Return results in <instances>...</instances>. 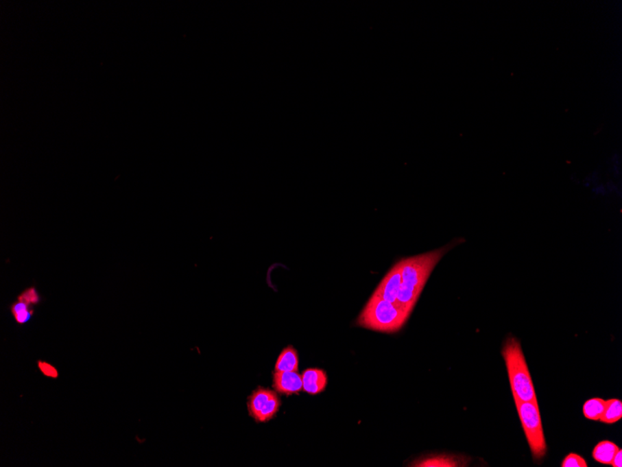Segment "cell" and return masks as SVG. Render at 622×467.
Here are the masks:
<instances>
[{
  "instance_id": "6da1fadb",
  "label": "cell",
  "mask_w": 622,
  "mask_h": 467,
  "mask_svg": "<svg viewBox=\"0 0 622 467\" xmlns=\"http://www.w3.org/2000/svg\"><path fill=\"white\" fill-rule=\"evenodd\" d=\"M452 248L454 246L449 245L422 255L402 259V285L396 302L400 308L411 315L433 269Z\"/></svg>"
},
{
  "instance_id": "7a4b0ae2",
  "label": "cell",
  "mask_w": 622,
  "mask_h": 467,
  "mask_svg": "<svg viewBox=\"0 0 622 467\" xmlns=\"http://www.w3.org/2000/svg\"><path fill=\"white\" fill-rule=\"evenodd\" d=\"M502 355L514 398L524 402L538 400L521 344L514 337L507 338L502 350Z\"/></svg>"
},
{
  "instance_id": "3957f363",
  "label": "cell",
  "mask_w": 622,
  "mask_h": 467,
  "mask_svg": "<svg viewBox=\"0 0 622 467\" xmlns=\"http://www.w3.org/2000/svg\"><path fill=\"white\" fill-rule=\"evenodd\" d=\"M409 316L410 313L397 303L387 302L373 294L359 315L357 324L371 331L394 333L405 326Z\"/></svg>"
},
{
  "instance_id": "277c9868",
  "label": "cell",
  "mask_w": 622,
  "mask_h": 467,
  "mask_svg": "<svg viewBox=\"0 0 622 467\" xmlns=\"http://www.w3.org/2000/svg\"><path fill=\"white\" fill-rule=\"evenodd\" d=\"M514 402L533 458L542 460L547 453V444L538 400L524 402L514 399Z\"/></svg>"
},
{
  "instance_id": "5b68a950",
  "label": "cell",
  "mask_w": 622,
  "mask_h": 467,
  "mask_svg": "<svg viewBox=\"0 0 622 467\" xmlns=\"http://www.w3.org/2000/svg\"><path fill=\"white\" fill-rule=\"evenodd\" d=\"M280 406L277 394L270 389L259 388L249 398V414L257 422L270 421L277 414Z\"/></svg>"
},
{
  "instance_id": "8992f818",
  "label": "cell",
  "mask_w": 622,
  "mask_h": 467,
  "mask_svg": "<svg viewBox=\"0 0 622 467\" xmlns=\"http://www.w3.org/2000/svg\"><path fill=\"white\" fill-rule=\"evenodd\" d=\"M43 302L40 293L35 285L27 287L20 293L16 300L10 306V311L18 326H25L32 320L35 307Z\"/></svg>"
},
{
  "instance_id": "52a82bcc",
  "label": "cell",
  "mask_w": 622,
  "mask_h": 467,
  "mask_svg": "<svg viewBox=\"0 0 622 467\" xmlns=\"http://www.w3.org/2000/svg\"><path fill=\"white\" fill-rule=\"evenodd\" d=\"M402 259L397 262L394 266L387 272L381 283L377 287L374 295L383 298L392 303L397 302L398 295H399L400 285H402Z\"/></svg>"
},
{
  "instance_id": "ba28073f",
  "label": "cell",
  "mask_w": 622,
  "mask_h": 467,
  "mask_svg": "<svg viewBox=\"0 0 622 467\" xmlns=\"http://www.w3.org/2000/svg\"><path fill=\"white\" fill-rule=\"evenodd\" d=\"M273 387L280 394H298L303 390V381L302 376L298 371H275L273 374Z\"/></svg>"
},
{
  "instance_id": "9c48e42d",
  "label": "cell",
  "mask_w": 622,
  "mask_h": 467,
  "mask_svg": "<svg viewBox=\"0 0 622 467\" xmlns=\"http://www.w3.org/2000/svg\"><path fill=\"white\" fill-rule=\"evenodd\" d=\"M468 459L463 456L448 455V454H440V455L429 456L421 458L411 464L410 466L416 467H459L467 466Z\"/></svg>"
},
{
  "instance_id": "30bf717a",
  "label": "cell",
  "mask_w": 622,
  "mask_h": 467,
  "mask_svg": "<svg viewBox=\"0 0 622 467\" xmlns=\"http://www.w3.org/2000/svg\"><path fill=\"white\" fill-rule=\"evenodd\" d=\"M303 390L312 396L322 393L326 388V372L320 368H308L302 374Z\"/></svg>"
},
{
  "instance_id": "8fae6325",
  "label": "cell",
  "mask_w": 622,
  "mask_h": 467,
  "mask_svg": "<svg viewBox=\"0 0 622 467\" xmlns=\"http://www.w3.org/2000/svg\"><path fill=\"white\" fill-rule=\"evenodd\" d=\"M298 351L293 346L286 347L275 365V371L283 372V371H298Z\"/></svg>"
},
{
  "instance_id": "7c38bea8",
  "label": "cell",
  "mask_w": 622,
  "mask_h": 467,
  "mask_svg": "<svg viewBox=\"0 0 622 467\" xmlns=\"http://www.w3.org/2000/svg\"><path fill=\"white\" fill-rule=\"evenodd\" d=\"M618 446L612 441L603 440L598 443L593 451V458L598 463L610 464L614 455L619 450Z\"/></svg>"
},
{
  "instance_id": "4fadbf2b",
  "label": "cell",
  "mask_w": 622,
  "mask_h": 467,
  "mask_svg": "<svg viewBox=\"0 0 622 467\" xmlns=\"http://www.w3.org/2000/svg\"><path fill=\"white\" fill-rule=\"evenodd\" d=\"M622 418V402L619 399L612 398L606 400L605 411L600 422L606 424H613Z\"/></svg>"
},
{
  "instance_id": "5bb4252c",
  "label": "cell",
  "mask_w": 622,
  "mask_h": 467,
  "mask_svg": "<svg viewBox=\"0 0 622 467\" xmlns=\"http://www.w3.org/2000/svg\"><path fill=\"white\" fill-rule=\"evenodd\" d=\"M606 400L599 398H593L583 405V415L590 421H600L605 411Z\"/></svg>"
},
{
  "instance_id": "9a60e30c",
  "label": "cell",
  "mask_w": 622,
  "mask_h": 467,
  "mask_svg": "<svg viewBox=\"0 0 622 467\" xmlns=\"http://www.w3.org/2000/svg\"><path fill=\"white\" fill-rule=\"evenodd\" d=\"M562 467H588L585 459L576 453H570L564 457L561 464Z\"/></svg>"
},
{
  "instance_id": "2e32d148",
  "label": "cell",
  "mask_w": 622,
  "mask_h": 467,
  "mask_svg": "<svg viewBox=\"0 0 622 467\" xmlns=\"http://www.w3.org/2000/svg\"><path fill=\"white\" fill-rule=\"evenodd\" d=\"M38 368L46 378L53 379V380L59 378L58 370L53 365L49 364V363L44 361V360H38Z\"/></svg>"
},
{
  "instance_id": "e0dca14e",
  "label": "cell",
  "mask_w": 622,
  "mask_h": 467,
  "mask_svg": "<svg viewBox=\"0 0 622 467\" xmlns=\"http://www.w3.org/2000/svg\"><path fill=\"white\" fill-rule=\"evenodd\" d=\"M611 466L613 467H622V451L619 448L611 462Z\"/></svg>"
}]
</instances>
